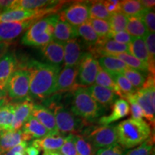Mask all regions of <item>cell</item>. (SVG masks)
Returning <instances> with one entry per match:
<instances>
[{
	"label": "cell",
	"mask_w": 155,
	"mask_h": 155,
	"mask_svg": "<svg viewBox=\"0 0 155 155\" xmlns=\"http://www.w3.org/2000/svg\"><path fill=\"white\" fill-rule=\"evenodd\" d=\"M25 67L30 73L29 97L42 100L54 94L61 68L35 60L29 61Z\"/></svg>",
	"instance_id": "obj_1"
},
{
	"label": "cell",
	"mask_w": 155,
	"mask_h": 155,
	"mask_svg": "<svg viewBox=\"0 0 155 155\" xmlns=\"http://www.w3.org/2000/svg\"><path fill=\"white\" fill-rule=\"evenodd\" d=\"M118 144L123 148L130 150L148 140L152 137V129L147 122L141 120L127 119L116 125Z\"/></svg>",
	"instance_id": "obj_2"
},
{
	"label": "cell",
	"mask_w": 155,
	"mask_h": 155,
	"mask_svg": "<svg viewBox=\"0 0 155 155\" xmlns=\"http://www.w3.org/2000/svg\"><path fill=\"white\" fill-rule=\"evenodd\" d=\"M59 14H54L40 19L26 30L21 42L23 45L32 47H43L53 39L55 24Z\"/></svg>",
	"instance_id": "obj_3"
},
{
	"label": "cell",
	"mask_w": 155,
	"mask_h": 155,
	"mask_svg": "<svg viewBox=\"0 0 155 155\" xmlns=\"http://www.w3.org/2000/svg\"><path fill=\"white\" fill-rule=\"evenodd\" d=\"M71 110L75 116L84 120L89 124L99 119L106 109L93 99L86 88L78 87L73 91Z\"/></svg>",
	"instance_id": "obj_4"
},
{
	"label": "cell",
	"mask_w": 155,
	"mask_h": 155,
	"mask_svg": "<svg viewBox=\"0 0 155 155\" xmlns=\"http://www.w3.org/2000/svg\"><path fill=\"white\" fill-rule=\"evenodd\" d=\"M81 133V135L96 150L118 144L116 125L89 127L83 129Z\"/></svg>",
	"instance_id": "obj_5"
},
{
	"label": "cell",
	"mask_w": 155,
	"mask_h": 155,
	"mask_svg": "<svg viewBox=\"0 0 155 155\" xmlns=\"http://www.w3.org/2000/svg\"><path fill=\"white\" fill-rule=\"evenodd\" d=\"M5 91L8 99L21 101L28 98L30 91V73L28 70L25 66L17 68L9 77Z\"/></svg>",
	"instance_id": "obj_6"
},
{
	"label": "cell",
	"mask_w": 155,
	"mask_h": 155,
	"mask_svg": "<svg viewBox=\"0 0 155 155\" xmlns=\"http://www.w3.org/2000/svg\"><path fill=\"white\" fill-rule=\"evenodd\" d=\"M154 80V74L149 73L142 88L134 94L135 99L144 111V117L153 126L155 122Z\"/></svg>",
	"instance_id": "obj_7"
},
{
	"label": "cell",
	"mask_w": 155,
	"mask_h": 155,
	"mask_svg": "<svg viewBox=\"0 0 155 155\" xmlns=\"http://www.w3.org/2000/svg\"><path fill=\"white\" fill-rule=\"evenodd\" d=\"M54 116L58 132L60 134H76L85 129L88 124L81 118L75 116L67 108L62 105H55Z\"/></svg>",
	"instance_id": "obj_8"
},
{
	"label": "cell",
	"mask_w": 155,
	"mask_h": 155,
	"mask_svg": "<svg viewBox=\"0 0 155 155\" xmlns=\"http://www.w3.org/2000/svg\"><path fill=\"white\" fill-rule=\"evenodd\" d=\"M65 2H61L58 5L48 8L38 10H25V9H11L0 14V23L9 22H22L27 20H38L44 17L56 14L61 10Z\"/></svg>",
	"instance_id": "obj_9"
},
{
	"label": "cell",
	"mask_w": 155,
	"mask_h": 155,
	"mask_svg": "<svg viewBox=\"0 0 155 155\" xmlns=\"http://www.w3.org/2000/svg\"><path fill=\"white\" fill-rule=\"evenodd\" d=\"M77 67L78 86L86 88L94 85L99 68L96 58L90 52H84Z\"/></svg>",
	"instance_id": "obj_10"
},
{
	"label": "cell",
	"mask_w": 155,
	"mask_h": 155,
	"mask_svg": "<svg viewBox=\"0 0 155 155\" xmlns=\"http://www.w3.org/2000/svg\"><path fill=\"white\" fill-rule=\"evenodd\" d=\"M60 19L74 27L88 22L90 19L88 2H75L62 9Z\"/></svg>",
	"instance_id": "obj_11"
},
{
	"label": "cell",
	"mask_w": 155,
	"mask_h": 155,
	"mask_svg": "<svg viewBox=\"0 0 155 155\" xmlns=\"http://www.w3.org/2000/svg\"><path fill=\"white\" fill-rule=\"evenodd\" d=\"M37 20L0 23V42H9L15 40Z\"/></svg>",
	"instance_id": "obj_12"
},
{
	"label": "cell",
	"mask_w": 155,
	"mask_h": 155,
	"mask_svg": "<svg viewBox=\"0 0 155 155\" xmlns=\"http://www.w3.org/2000/svg\"><path fill=\"white\" fill-rule=\"evenodd\" d=\"M78 67H64L58 75L54 94L60 92H67L74 91L77 85Z\"/></svg>",
	"instance_id": "obj_13"
},
{
	"label": "cell",
	"mask_w": 155,
	"mask_h": 155,
	"mask_svg": "<svg viewBox=\"0 0 155 155\" xmlns=\"http://www.w3.org/2000/svg\"><path fill=\"white\" fill-rule=\"evenodd\" d=\"M15 112L11 131H18L32 116L34 103L30 97L21 101L15 103Z\"/></svg>",
	"instance_id": "obj_14"
},
{
	"label": "cell",
	"mask_w": 155,
	"mask_h": 155,
	"mask_svg": "<svg viewBox=\"0 0 155 155\" xmlns=\"http://www.w3.org/2000/svg\"><path fill=\"white\" fill-rule=\"evenodd\" d=\"M42 56L46 63L61 68L64 61V44L52 40L41 48Z\"/></svg>",
	"instance_id": "obj_15"
},
{
	"label": "cell",
	"mask_w": 155,
	"mask_h": 155,
	"mask_svg": "<svg viewBox=\"0 0 155 155\" xmlns=\"http://www.w3.org/2000/svg\"><path fill=\"white\" fill-rule=\"evenodd\" d=\"M32 116L38 120L52 134H59L54 114L51 110L41 104H34Z\"/></svg>",
	"instance_id": "obj_16"
},
{
	"label": "cell",
	"mask_w": 155,
	"mask_h": 155,
	"mask_svg": "<svg viewBox=\"0 0 155 155\" xmlns=\"http://www.w3.org/2000/svg\"><path fill=\"white\" fill-rule=\"evenodd\" d=\"M18 67V61L12 52L7 53L0 58V90L5 91L9 77Z\"/></svg>",
	"instance_id": "obj_17"
},
{
	"label": "cell",
	"mask_w": 155,
	"mask_h": 155,
	"mask_svg": "<svg viewBox=\"0 0 155 155\" xmlns=\"http://www.w3.org/2000/svg\"><path fill=\"white\" fill-rule=\"evenodd\" d=\"M83 53L82 45L78 38L65 42L64 44L63 66H77Z\"/></svg>",
	"instance_id": "obj_18"
},
{
	"label": "cell",
	"mask_w": 155,
	"mask_h": 155,
	"mask_svg": "<svg viewBox=\"0 0 155 155\" xmlns=\"http://www.w3.org/2000/svg\"><path fill=\"white\" fill-rule=\"evenodd\" d=\"M130 108L128 102L124 98H117L113 104L111 113L108 116H101L98 119V124L101 126L111 125L118 120L129 115Z\"/></svg>",
	"instance_id": "obj_19"
},
{
	"label": "cell",
	"mask_w": 155,
	"mask_h": 155,
	"mask_svg": "<svg viewBox=\"0 0 155 155\" xmlns=\"http://www.w3.org/2000/svg\"><path fill=\"white\" fill-rule=\"evenodd\" d=\"M88 94L93 99L106 109L114 104L118 98V96L111 90L96 84L86 87Z\"/></svg>",
	"instance_id": "obj_20"
},
{
	"label": "cell",
	"mask_w": 155,
	"mask_h": 155,
	"mask_svg": "<svg viewBox=\"0 0 155 155\" xmlns=\"http://www.w3.org/2000/svg\"><path fill=\"white\" fill-rule=\"evenodd\" d=\"M65 137L61 134L56 135H48L40 139L32 140L30 145L36 147L39 150L58 151L59 152L65 141Z\"/></svg>",
	"instance_id": "obj_21"
},
{
	"label": "cell",
	"mask_w": 155,
	"mask_h": 155,
	"mask_svg": "<svg viewBox=\"0 0 155 155\" xmlns=\"http://www.w3.org/2000/svg\"><path fill=\"white\" fill-rule=\"evenodd\" d=\"M27 141L22 130L8 131L0 134V155H3L13 147Z\"/></svg>",
	"instance_id": "obj_22"
},
{
	"label": "cell",
	"mask_w": 155,
	"mask_h": 155,
	"mask_svg": "<svg viewBox=\"0 0 155 155\" xmlns=\"http://www.w3.org/2000/svg\"><path fill=\"white\" fill-rule=\"evenodd\" d=\"M21 130L24 134L28 141L32 139L34 140L36 139L42 138L48 135H53L32 116H31L30 119L25 122Z\"/></svg>",
	"instance_id": "obj_23"
},
{
	"label": "cell",
	"mask_w": 155,
	"mask_h": 155,
	"mask_svg": "<svg viewBox=\"0 0 155 155\" xmlns=\"http://www.w3.org/2000/svg\"><path fill=\"white\" fill-rule=\"evenodd\" d=\"M76 28L59 18L55 24L53 40L65 44L69 40L78 38Z\"/></svg>",
	"instance_id": "obj_24"
},
{
	"label": "cell",
	"mask_w": 155,
	"mask_h": 155,
	"mask_svg": "<svg viewBox=\"0 0 155 155\" xmlns=\"http://www.w3.org/2000/svg\"><path fill=\"white\" fill-rule=\"evenodd\" d=\"M61 2L54 0H15L11 9L38 10L53 7L58 5Z\"/></svg>",
	"instance_id": "obj_25"
},
{
	"label": "cell",
	"mask_w": 155,
	"mask_h": 155,
	"mask_svg": "<svg viewBox=\"0 0 155 155\" xmlns=\"http://www.w3.org/2000/svg\"><path fill=\"white\" fill-rule=\"evenodd\" d=\"M99 66L108 74L114 73H121L127 68V65L123 61L116 57L104 56L98 58Z\"/></svg>",
	"instance_id": "obj_26"
},
{
	"label": "cell",
	"mask_w": 155,
	"mask_h": 155,
	"mask_svg": "<svg viewBox=\"0 0 155 155\" xmlns=\"http://www.w3.org/2000/svg\"><path fill=\"white\" fill-rule=\"evenodd\" d=\"M129 54L148 65L149 57L144 38H134L132 41L129 44Z\"/></svg>",
	"instance_id": "obj_27"
},
{
	"label": "cell",
	"mask_w": 155,
	"mask_h": 155,
	"mask_svg": "<svg viewBox=\"0 0 155 155\" xmlns=\"http://www.w3.org/2000/svg\"><path fill=\"white\" fill-rule=\"evenodd\" d=\"M126 31L133 38H144L149 32L140 17H128Z\"/></svg>",
	"instance_id": "obj_28"
},
{
	"label": "cell",
	"mask_w": 155,
	"mask_h": 155,
	"mask_svg": "<svg viewBox=\"0 0 155 155\" xmlns=\"http://www.w3.org/2000/svg\"><path fill=\"white\" fill-rule=\"evenodd\" d=\"M15 107V103H7L0 108V134L11 131Z\"/></svg>",
	"instance_id": "obj_29"
},
{
	"label": "cell",
	"mask_w": 155,
	"mask_h": 155,
	"mask_svg": "<svg viewBox=\"0 0 155 155\" xmlns=\"http://www.w3.org/2000/svg\"><path fill=\"white\" fill-rule=\"evenodd\" d=\"M130 83L134 86L136 90H139L144 85L147 78L150 73H144L137 70L130 68L127 67L121 73Z\"/></svg>",
	"instance_id": "obj_30"
},
{
	"label": "cell",
	"mask_w": 155,
	"mask_h": 155,
	"mask_svg": "<svg viewBox=\"0 0 155 155\" xmlns=\"http://www.w3.org/2000/svg\"><path fill=\"white\" fill-rule=\"evenodd\" d=\"M75 28L78 36H80L87 44L89 45V48L94 47L99 42L100 38L96 33L88 22Z\"/></svg>",
	"instance_id": "obj_31"
},
{
	"label": "cell",
	"mask_w": 155,
	"mask_h": 155,
	"mask_svg": "<svg viewBox=\"0 0 155 155\" xmlns=\"http://www.w3.org/2000/svg\"><path fill=\"white\" fill-rule=\"evenodd\" d=\"M120 11L128 17H141L145 12L141 2L138 0H124L120 1Z\"/></svg>",
	"instance_id": "obj_32"
},
{
	"label": "cell",
	"mask_w": 155,
	"mask_h": 155,
	"mask_svg": "<svg viewBox=\"0 0 155 155\" xmlns=\"http://www.w3.org/2000/svg\"><path fill=\"white\" fill-rule=\"evenodd\" d=\"M109 75L119 88L121 98L125 99L126 97L133 95L137 91L130 82L121 73H111Z\"/></svg>",
	"instance_id": "obj_33"
},
{
	"label": "cell",
	"mask_w": 155,
	"mask_h": 155,
	"mask_svg": "<svg viewBox=\"0 0 155 155\" xmlns=\"http://www.w3.org/2000/svg\"><path fill=\"white\" fill-rule=\"evenodd\" d=\"M95 83H96L95 84L97 85V86H100L110 89L112 91L115 93L118 96L121 97V94H120L119 88H118L116 83H114L113 79L111 78V77L110 76L108 73H106L105 71H104L100 66L99 68H98Z\"/></svg>",
	"instance_id": "obj_34"
},
{
	"label": "cell",
	"mask_w": 155,
	"mask_h": 155,
	"mask_svg": "<svg viewBox=\"0 0 155 155\" xmlns=\"http://www.w3.org/2000/svg\"><path fill=\"white\" fill-rule=\"evenodd\" d=\"M90 19H98L108 21L111 14L108 12L103 1L88 2Z\"/></svg>",
	"instance_id": "obj_35"
},
{
	"label": "cell",
	"mask_w": 155,
	"mask_h": 155,
	"mask_svg": "<svg viewBox=\"0 0 155 155\" xmlns=\"http://www.w3.org/2000/svg\"><path fill=\"white\" fill-rule=\"evenodd\" d=\"M75 150L80 155H95L96 150L80 134H73Z\"/></svg>",
	"instance_id": "obj_36"
},
{
	"label": "cell",
	"mask_w": 155,
	"mask_h": 155,
	"mask_svg": "<svg viewBox=\"0 0 155 155\" xmlns=\"http://www.w3.org/2000/svg\"><path fill=\"white\" fill-rule=\"evenodd\" d=\"M128 21V17L121 11L111 15L108 22L110 25L111 32H119L122 31H126Z\"/></svg>",
	"instance_id": "obj_37"
},
{
	"label": "cell",
	"mask_w": 155,
	"mask_h": 155,
	"mask_svg": "<svg viewBox=\"0 0 155 155\" xmlns=\"http://www.w3.org/2000/svg\"><path fill=\"white\" fill-rule=\"evenodd\" d=\"M115 57L123 61L127 65V67L130 68L141 71V72L150 73L149 72L148 65L146 63H143L142 61H139L137 58L129 55V54L120 53L116 55Z\"/></svg>",
	"instance_id": "obj_38"
},
{
	"label": "cell",
	"mask_w": 155,
	"mask_h": 155,
	"mask_svg": "<svg viewBox=\"0 0 155 155\" xmlns=\"http://www.w3.org/2000/svg\"><path fill=\"white\" fill-rule=\"evenodd\" d=\"M144 42L148 53L149 72L154 74L155 71V35L154 33L148 32L144 38Z\"/></svg>",
	"instance_id": "obj_39"
},
{
	"label": "cell",
	"mask_w": 155,
	"mask_h": 155,
	"mask_svg": "<svg viewBox=\"0 0 155 155\" xmlns=\"http://www.w3.org/2000/svg\"><path fill=\"white\" fill-rule=\"evenodd\" d=\"M88 23L98 35L100 39L108 38L111 33V29L108 21L98 19H89Z\"/></svg>",
	"instance_id": "obj_40"
},
{
	"label": "cell",
	"mask_w": 155,
	"mask_h": 155,
	"mask_svg": "<svg viewBox=\"0 0 155 155\" xmlns=\"http://www.w3.org/2000/svg\"><path fill=\"white\" fill-rule=\"evenodd\" d=\"M154 138L151 137L148 140L129 151L127 155H154Z\"/></svg>",
	"instance_id": "obj_41"
},
{
	"label": "cell",
	"mask_w": 155,
	"mask_h": 155,
	"mask_svg": "<svg viewBox=\"0 0 155 155\" xmlns=\"http://www.w3.org/2000/svg\"><path fill=\"white\" fill-rule=\"evenodd\" d=\"M125 100L127 101L129 105L130 108V113L131 114V119L141 120L144 117V111L142 108L139 106V104L137 103V100L135 99L134 96L133 95H130L126 97Z\"/></svg>",
	"instance_id": "obj_42"
},
{
	"label": "cell",
	"mask_w": 155,
	"mask_h": 155,
	"mask_svg": "<svg viewBox=\"0 0 155 155\" xmlns=\"http://www.w3.org/2000/svg\"><path fill=\"white\" fill-rule=\"evenodd\" d=\"M129 151L123 148L119 144L107 148L99 149L96 151L95 155H127Z\"/></svg>",
	"instance_id": "obj_43"
},
{
	"label": "cell",
	"mask_w": 155,
	"mask_h": 155,
	"mask_svg": "<svg viewBox=\"0 0 155 155\" xmlns=\"http://www.w3.org/2000/svg\"><path fill=\"white\" fill-rule=\"evenodd\" d=\"M59 152L63 155H80L75 150L74 143H73V134H69L66 136L65 142Z\"/></svg>",
	"instance_id": "obj_44"
},
{
	"label": "cell",
	"mask_w": 155,
	"mask_h": 155,
	"mask_svg": "<svg viewBox=\"0 0 155 155\" xmlns=\"http://www.w3.org/2000/svg\"><path fill=\"white\" fill-rule=\"evenodd\" d=\"M144 22L145 26L149 32L154 33L155 31V13L154 9L145 10L140 17Z\"/></svg>",
	"instance_id": "obj_45"
},
{
	"label": "cell",
	"mask_w": 155,
	"mask_h": 155,
	"mask_svg": "<svg viewBox=\"0 0 155 155\" xmlns=\"http://www.w3.org/2000/svg\"><path fill=\"white\" fill-rule=\"evenodd\" d=\"M108 38H111L112 40H114V41L119 42V43L129 45L132 41L134 38L128 33L127 31H122V32H115V33L111 32Z\"/></svg>",
	"instance_id": "obj_46"
},
{
	"label": "cell",
	"mask_w": 155,
	"mask_h": 155,
	"mask_svg": "<svg viewBox=\"0 0 155 155\" xmlns=\"http://www.w3.org/2000/svg\"><path fill=\"white\" fill-rule=\"evenodd\" d=\"M28 143L26 141L21 143L16 147H13L8 152L5 153L3 155H27L26 148L28 147Z\"/></svg>",
	"instance_id": "obj_47"
},
{
	"label": "cell",
	"mask_w": 155,
	"mask_h": 155,
	"mask_svg": "<svg viewBox=\"0 0 155 155\" xmlns=\"http://www.w3.org/2000/svg\"><path fill=\"white\" fill-rule=\"evenodd\" d=\"M103 2H104L106 9L111 15L120 11V1H118V0H109V1Z\"/></svg>",
	"instance_id": "obj_48"
},
{
	"label": "cell",
	"mask_w": 155,
	"mask_h": 155,
	"mask_svg": "<svg viewBox=\"0 0 155 155\" xmlns=\"http://www.w3.org/2000/svg\"><path fill=\"white\" fill-rule=\"evenodd\" d=\"M15 0H0V14L10 10Z\"/></svg>",
	"instance_id": "obj_49"
},
{
	"label": "cell",
	"mask_w": 155,
	"mask_h": 155,
	"mask_svg": "<svg viewBox=\"0 0 155 155\" xmlns=\"http://www.w3.org/2000/svg\"><path fill=\"white\" fill-rule=\"evenodd\" d=\"M140 2L143 8H144L145 10H152V9H154V0H141Z\"/></svg>",
	"instance_id": "obj_50"
},
{
	"label": "cell",
	"mask_w": 155,
	"mask_h": 155,
	"mask_svg": "<svg viewBox=\"0 0 155 155\" xmlns=\"http://www.w3.org/2000/svg\"><path fill=\"white\" fill-rule=\"evenodd\" d=\"M11 42H0V58L7 53L9 48L10 47Z\"/></svg>",
	"instance_id": "obj_51"
},
{
	"label": "cell",
	"mask_w": 155,
	"mask_h": 155,
	"mask_svg": "<svg viewBox=\"0 0 155 155\" xmlns=\"http://www.w3.org/2000/svg\"><path fill=\"white\" fill-rule=\"evenodd\" d=\"M40 151L32 145L28 144L26 148L27 155H40Z\"/></svg>",
	"instance_id": "obj_52"
},
{
	"label": "cell",
	"mask_w": 155,
	"mask_h": 155,
	"mask_svg": "<svg viewBox=\"0 0 155 155\" xmlns=\"http://www.w3.org/2000/svg\"><path fill=\"white\" fill-rule=\"evenodd\" d=\"M8 100L9 99L7 98L5 91L0 90V108L5 105V104H7V103H9Z\"/></svg>",
	"instance_id": "obj_53"
},
{
	"label": "cell",
	"mask_w": 155,
	"mask_h": 155,
	"mask_svg": "<svg viewBox=\"0 0 155 155\" xmlns=\"http://www.w3.org/2000/svg\"><path fill=\"white\" fill-rule=\"evenodd\" d=\"M42 155H63L58 151H46L44 152Z\"/></svg>",
	"instance_id": "obj_54"
}]
</instances>
